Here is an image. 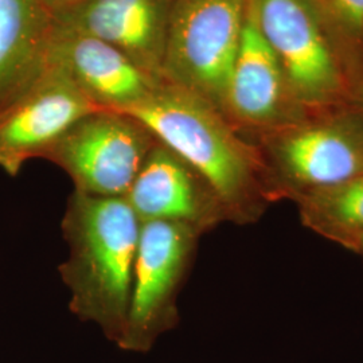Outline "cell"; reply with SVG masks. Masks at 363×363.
Here are the masks:
<instances>
[{
	"label": "cell",
	"instance_id": "6da1fadb",
	"mask_svg": "<svg viewBox=\"0 0 363 363\" xmlns=\"http://www.w3.org/2000/svg\"><path fill=\"white\" fill-rule=\"evenodd\" d=\"M124 113L208 182L228 222L255 223L269 205L259 151L206 99L162 81Z\"/></svg>",
	"mask_w": 363,
	"mask_h": 363
},
{
	"label": "cell",
	"instance_id": "7a4b0ae2",
	"mask_svg": "<svg viewBox=\"0 0 363 363\" xmlns=\"http://www.w3.org/2000/svg\"><path fill=\"white\" fill-rule=\"evenodd\" d=\"M61 229L67 256L58 271L70 295L69 310L118 345L130 310L142 222L124 196L73 191Z\"/></svg>",
	"mask_w": 363,
	"mask_h": 363
},
{
	"label": "cell",
	"instance_id": "3957f363",
	"mask_svg": "<svg viewBox=\"0 0 363 363\" xmlns=\"http://www.w3.org/2000/svg\"><path fill=\"white\" fill-rule=\"evenodd\" d=\"M268 135L262 160L269 203L294 202L313 191L363 177V118L335 113Z\"/></svg>",
	"mask_w": 363,
	"mask_h": 363
},
{
	"label": "cell",
	"instance_id": "277c9868",
	"mask_svg": "<svg viewBox=\"0 0 363 363\" xmlns=\"http://www.w3.org/2000/svg\"><path fill=\"white\" fill-rule=\"evenodd\" d=\"M250 0H177L162 78L222 111Z\"/></svg>",
	"mask_w": 363,
	"mask_h": 363
},
{
	"label": "cell",
	"instance_id": "5b68a950",
	"mask_svg": "<svg viewBox=\"0 0 363 363\" xmlns=\"http://www.w3.org/2000/svg\"><path fill=\"white\" fill-rule=\"evenodd\" d=\"M202 234L169 222L142 223L132 276L130 310L118 349L145 354L179 325L178 298Z\"/></svg>",
	"mask_w": 363,
	"mask_h": 363
},
{
	"label": "cell",
	"instance_id": "8992f818",
	"mask_svg": "<svg viewBox=\"0 0 363 363\" xmlns=\"http://www.w3.org/2000/svg\"><path fill=\"white\" fill-rule=\"evenodd\" d=\"M156 142L138 118L97 108L66 130L43 159L65 171L74 191L118 198L128 193Z\"/></svg>",
	"mask_w": 363,
	"mask_h": 363
},
{
	"label": "cell",
	"instance_id": "52a82bcc",
	"mask_svg": "<svg viewBox=\"0 0 363 363\" xmlns=\"http://www.w3.org/2000/svg\"><path fill=\"white\" fill-rule=\"evenodd\" d=\"M262 37L283 67L289 91L304 109L334 104L343 77L316 0H253Z\"/></svg>",
	"mask_w": 363,
	"mask_h": 363
},
{
	"label": "cell",
	"instance_id": "ba28073f",
	"mask_svg": "<svg viewBox=\"0 0 363 363\" xmlns=\"http://www.w3.org/2000/svg\"><path fill=\"white\" fill-rule=\"evenodd\" d=\"M94 109L97 106L64 72L45 65L0 108V169L16 177L26 162L45 157L66 130Z\"/></svg>",
	"mask_w": 363,
	"mask_h": 363
},
{
	"label": "cell",
	"instance_id": "9c48e42d",
	"mask_svg": "<svg viewBox=\"0 0 363 363\" xmlns=\"http://www.w3.org/2000/svg\"><path fill=\"white\" fill-rule=\"evenodd\" d=\"M304 111L289 91L283 67L259 31L250 0L220 112L238 130L271 133L304 120Z\"/></svg>",
	"mask_w": 363,
	"mask_h": 363
},
{
	"label": "cell",
	"instance_id": "30bf717a",
	"mask_svg": "<svg viewBox=\"0 0 363 363\" xmlns=\"http://www.w3.org/2000/svg\"><path fill=\"white\" fill-rule=\"evenodd\" d=\"M177 0H78L52 13L54 26L104 40L148 76L162 78L169 19Z\"/></svg>",
	"mask_w": 363,
	"mask_h": 363
},
{
	"label": "cell",
	"instance_id": "8fae6325",
	"mask_svg": "<svg viewBox=\"0 0 363 363\" xmlns=\"http://www.w3.org/2000/svg\"><path fill=\"white\" fill-rule=\"evenodd\" d=\"M124 198L142 223H178L203 235L226 222L208 182L160 142L150 151Z\"/></svg>",
	"mask_w": 363,
	"mask_h": 363
},
{
	"label": "cell",
	"instance_id": "7c38bea8",
	"mask_svg": "<svg viewBox=\"0 0 363 363\" xmlns=\"http://www.w3.org/2000/svg\"><path fill=\"white\" fill-rule=\"evenodd\" d=\"M45 65L64 72L94 106L118 112L140 103L162 82L104 40L58 28L54 22Z\"/></svg>",
	"mask_w": 363,
	"mask_h": 363
},
{
	"label": "cell",
	"instance_id": "4fadbf2b",
	"mask_svg": "<svg viewBox=\"0 0 363 363\" xmlns=\"http://www.w3.org/2000/svg\"><path fill=\"white\" fill-rule=\"evenodd\" d=\"M52 33L45 0H0V108L43 70Z\"/></svg>",
	"mask_w": 363,
	"mask_h": 363
},
{
	"label": "cell",
	"instance_id": "5bb4252c",
	"mask_svg": "<svg viewBox=\"0 0 363 363\" xmlns=\"http://www.w3.org/2000/svg\"><path fill=\"white\" fill-rule=\"evenodd\" d=\"M301 223L352 250L363 235V177L322 189L295 201Z\"/></svg>",
	"mask_w": 363,
	"mask_h": 363
},
{
	"label": "cell",
	"instance_id": "9a60e30c",
	"mask_svg": "<svg viewBox=\"0 0 363 363\" xmlns=\"http://www.w3.org/2000/svg\"><path fill=\"white\" fill-rule=\"evenodd\" d=\"M337 26L351 38L363 37V0H319Z\"/></svg>",
	"mask_w": 363,
	"mask_h": 363
},
{
	"label": "cell",
	"instance_id": "2e32d148",
	"mask_svg": "<svg viewBox=\"0 0 363 363\" xmlns=\"http://www.w3.org/2000/svg\"><path fill=\"white\" fill-rule=\"evenodd\" d=\"M78 0H45L46 6L50 9L52 13H55V11H58L61 9H65L67 6L74 4Z\"/></svg>",
	"mask_w": 363,
	"mask_h": 363
},
{
	"label": "cell",
	"instance_id": "e0dca14e",
	"mask_svg": "<svg viewBox=\"0 0 363 363\" xmlns=\"http://www.w3.org/2000/svg\"><path fill=\"white\" fill-rule=\"evenodd\" d=\"M357 103H358V106H359V109H361V116L363 118V84L359 86V89H358V93H357Z\"/></svg>",
	"mask_w": 363,
	"mask_h": 363
},
{
	"label": "cell",
	"instance_id": "ac0fdd59",
	"mask_svg": "<svg viewBox=\"0 0 363 363\" xmlns=\"http://www.w3.org/2000/svg\"><path fill=\"white\" fill-rule=\"evenodd\" d=\"M352 252L358 253L359 256H362L363 257V235L357 241V244H355V247L352 249Z\"/></svg>",
	"mask_w": 363,
	"mask_h": 363
}]
</instances>
